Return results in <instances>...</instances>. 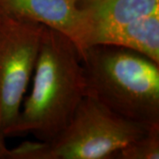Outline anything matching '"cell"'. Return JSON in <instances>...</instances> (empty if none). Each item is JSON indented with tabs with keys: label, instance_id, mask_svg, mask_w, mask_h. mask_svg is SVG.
<instances>
[{
	"label": "cell",
	"instance_id": "3",
	"mask_svg": "<svg viewBox=\"0 0 159 159\" xmlns=\"http://www.w3.org/2000/svg\"><path fill=\"white\" fill-rule=\"evenodd\" d=\"M150 126L125 119L85 97L56 136L45 142H23L9 149L8 159L112 158Z\"/></svg>",
	"mask_w": 159,
	"mask_h": 159
},
{
	"label": "cell",
	"instance_id": "8",
	"mask_svg": "<svg viewBox=\"0 0 159 159\" xmlns=\"http://www.w3.org/2000/svg\"><path fill=\"white\" fill-rule=\"evenodd\" d=\"M115 159H158L159 125H152L142 136L114 154Z\"/></svg>",
	"mask_w": 159,
	"mask_h": 159
},
{
	"label": "cell",
	"instance_id": "9",
	"mask_svg": "<svg viewBox=\"0 0 159 159\" xmlns=\"http://www.w3.org/2000/svg\"><path fill=\"white\" fill-rule=\"evenodd\" d=\"M9 148L6 147L5 137L0 133V159H8Z\"/></svg>",
	"mask_w": 159,
	"mask_h": 159
},
{
	"label": "cell",
	"instance_id": "2",
	"mask_svg": "<svg viewBox=\"0 0 159 159\" xmlns=\"http://www.w3.org/2000/svg\"><path fill=\"white\" fill-rule=\"evenodd\" d=\"M86 97L126 119L159 125V64L136 51L97 44L80 52Z\"/></svg>",
	"mask_w": 159,
	"mask_h": 159
},
{
	"label": "cell",
	"instance_id": "4",
	"mask_svg": "<svg viewBox=\"0 0 159 159\" xmlns=\"http://www.w3.org/2000/svg\"><path fill=\"white\" fill-rule=\"evenodd\" d=\"M45 28L0 10V133L5 138L17 122Z\"/></svg>",
	"mask_w": 159,
	"mask_h": 159
},
{
	"label": "cell",
	"instance_id": "1",
	"mask_svg": "<svg viewBox=\"0 0 159 159\" xmlns=\"http://www.w3.org/2000/svg\"><path fill=\"white\" fill-rule=\"evenodd\" d=\"M32 78L10 137L30 134L45 142L66 127L86 97L81 57L74 41L46 27Z\"/></svg>",
	"mask_w": 159,
	"mask_h": 159
},
{
	"label": "cell",
	"instance_id": "5",
	"mask_svg": "<svg viewBox=\"0 0 159 159\" xmlns=\"http://www.w3.org/2000/svg\"><path fill=\"white\" fill-rule=\"evenodd\" d=\"M97 44L136 51L159 64V11L92 31L86 36L80 52L87 47Z\"/></svg>",
	"mask_w": 159,
	"mask_h": 159
},
{
	"label": "cell",
	"instance_id": "6",
	"mask_svg": "<svg viewBox=\"0 0 159 159\" xmlns=\"http://www.w3.org/2000/svg\"><path fill=\"white\" fill-rule=\"evenodd\" d=\"M80 0H0V10L42 23L66 34L79 47Z\"/></svg>",
	"mask_w": 159,
	"mask_h": 159
},
{
	"label": "cell",
	"instance_id": "7",
	"mask_svg": "<svg viewBox=\"0 0 159 159\" xmlns=\"http://www.w3.org/2000/svg\"><path fill=\"white\" fill-rule=\"evenodd\" d=\"M81 36L79 51L86 36L102 28L128 22L159 11V0H80Z\"/></svg>",
	"mask_w": 159,
	"mask_h": 159
}]
</instances>
